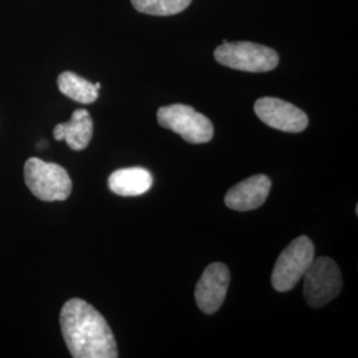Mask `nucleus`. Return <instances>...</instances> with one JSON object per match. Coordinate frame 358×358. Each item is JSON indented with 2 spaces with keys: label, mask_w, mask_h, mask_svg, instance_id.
<instances>
[{
  "label": "nucleus",
  "mask_w": 358,
  "mask_h": 358,
  "mask_svg": "<svg viewBox=\"0 0 358 358\" xmlns=\"http://www.w3.org/2000/svg\"><path fill=\"white\" fill-rule=\"evenodd\" d=\"M60 327L72 357H118L110 327L85 300L71 299L65 303L60 313Z\"/></svg>",
  "instance_id": "f257e3e1"
},
{
  "label": "nucleus",
  "mask_w": 358,
  "mask_h": 358,
  "mask_svg": "<svg viewBox=\"0 0 358 358\" xmlns=\"http://www.w3.org/2000/svg\"><path fill=\"white\" fill-rule=\"evenodd\" d=\"M24 179L31 192L44 202H63L72 192V180L64 167L35 157L24 165Z\"/></svg>",
  "instance_id": "f03ea898"
},
{
  "label": "nucleus",
  "mask_w": 358,
  "mask_h": 358,
  "mask_svg": "<svg viewBox=\"0 0 358 358\" xmlns=\"http://www.w3.org/2000/svg\"><path fill=\"white\" fill-rule=\"evenodd\" d=\"M214 56L219 64L252 73L269 72L279 64L278 52L251 41L230 43L223 40V44L217 47Z\"/></svg>",
  "instance_id": "7ed1b4c3"
},
{
  "label": "nucleus",
  "mask_w": 358,
  "mask_h": 358,
  "mask_svg": "<svg viewBox=\"0 0 358 358\" xmlns=\"http://www.w3.org/2000/svg\"><path fill=\"white\" fill-rule=\"evenodd\" d=\"M315 259V245L308 236H299L278 257L271 282L278 292H288L303 279Z\"/></svg>",
  "instance_id": "20e7f679"
},
{
  "label": "nucleus",
  "mask_w": 358,
  "mask_h": 358,
  "mask_svg": "<svg viewBox=\"0 0 358 358\" xmlns=\"http://www.w3.org/2000/svg\"><path fill=\"white\" fill-rule=\"evenodd\" d=\"M157 118L162 128L173 130L190 143H207L214 136L211 121L189 105L173 103L162 106L158 109Z\"/></svg>",
  "instance_id": "39448f33"
},
{
  "label": "nucleus",
  "mask_w": 358,
  "mask_h": 358,
  "mask_svg": "<svg viewBox=\"0 0 358 358\" xmlns=\"http://www.w3.org/2000/svg\"><path fill=\"white\" fill-rule=\"evenodd\" d=\"M304 279V296L312 308H320L331 303L343 289V276L336 262L328 256L313 259Z\"/></svg>",
  "instance_id": "423d86ee"
},
{
  "label": "nucleus",
  "mask_w": 358,
  "mask_h": 358,
  "mask_svg": "<svg viewBox=\"0 0 358 358\" xmlns=\"http://www.w3.org/2000/svg\"><path fill=\"white\" fill-rule=\"evenodd\" d=\"M255 113L269 128L300 133L308 127V115L292 103L275 97H262L255 103Z\"/></svg>",
  "instance_id": "0eeeda50"
},
{
  "label": "nucleus",
  "mask_w": 358,
  "mask_h": 358,
  "mask_svg": "<svg viewBox=\"0 0 358 358\" xmlns=\"http://www.w3.org/2000/svg\"><path fill=\"white\" fill-rule=\"evenodd\" d=\"M230 285V269L223 263L210 264L195 287L196 306L206 315H213L222 307Z\"/></svg>",
  "instance_id": "6e6552de"
},
{
  "label": "nucleus",
  "mask_w": 358,
  "mask_h": 358,
  "mask_svg": "<svg viewBox=\"0 0 358 358\" xmlns=\"http://www.w3.org/2000/svg\"><path fill=\"white\" fill-rule=\"evenodd\" d=\"M271 185V179L267 176H252L231 187L224 196V203L235 211H251L259 208L267 201Z\"/></svg>",
  "instance_id": "1a4fd4ad"
},
{
  "label": "nucleus",
  "mask_w": 358,
  "mask_h": 358,
  "mask_svg": "<svg viewBox=\"0 0 358 358\" xmlns=\"http://www.w3.org/2000/svg\"><path fill=\"white\" fill-rule=\"evenodd\" d=\"M93 136V121L90 112L85 109H77L73 112L69 122L59 124L53 129V137L56 141H65L75 150L81 152L88 145Z\"/></svg>",
  "instance_id": "9d476101"
},
{
  "label": "nucleus",
  "mask_w": 358,
  "mask_h": 358,
  "mask_svg": "<svg viewBox=\"0 0 358 358\" xmlns=\"http://www.w3.org/2000/svg\"><path fill=\"white\" fill-rule=\"evenodd\" d=\"M108 186L121 196H137L149 192L153 186V176L143 167L120 169L110 174Z\"/></svg>",
  "instance_id": "9b49d317"
},
{
  "label": "nucleus",
  "mask_w": 358,
  "mask_h": 358,
  "mask_svg": "<svg viewBox=\"0 0 358 358\" xmlns=\"http://www.w3.org/2000/svg\"><path fill=\"white\" fill-rule=\"evenodd\" d=\"M60 92L80 103H94L99 99V90L94 84L73 72H63L57 78Z\"/></svg>",
  "instance_id": "f8f14e48"
},
{
  "label": "nucleus",
  "mask_w": 358,
  "mask_h": 358,
  "mask_svg": "<svg viewBox=\"0 0 358 358\" xmlns=\"http://www.w3.org/2000/svg\"><path fill=\"white\" fill-rule=\"evenodd\" d=\"M190 3L192 0H131V4L137 11L155 16L182 13L190 6Z\"/></svg>",
  "instance_id": "ddd939ff"
},
{
  "label": "nucleus",
  "mask_w": 358,
  "mask_h": 358,
  "mask_svg": "<svg viewBox=\"0 0 358 358\" xmlns=\"http://www.w3.org/2000/svg\"><path fill=\"white\" fill-rule=\"evenodd\" d=\"M94 85H96V88H97L99 90H100V88H101V84H100V83H97V84H94Z\"/></svg>",
  "instance_id": "4468645a"
}]
</instances>
